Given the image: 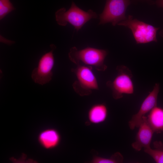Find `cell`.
Returning a JSON list of instances; mask_svg holds the SVG:
<instances>
[{"mask_svg":"<svg viewBox=\"0 0 163 163\" xmlns=\"http://www.w3.org/2000/svg\"><path fill=\"white\" fill-rule=\"evenodd\" d=\"M107 54L105 50L87 47L78 50L74 46L71 47L69 53L70 60L77 65L81 62L90 66H93L97 70L104 71L107 68L104 61Z\"/></svg>","mask_w":163,"mask_h":163,"instance_id":"obj_1","label":"cell"},{"mask_svg":"<svg viewBox=\"0 0 163 163\" xmlns=\"http://www.w3.org/2000/svg\"><path fill=\"white\" fill-rule=\"evenodd\" d=\"M57 23L61 26H65L69 23L78 30L88 21L98 17L97 13L90 9L87 11L83 10L72 2L69 10L66 11L63 8L57 10L55 14Z\"/></svg>","mask_w":163,"mask_h":163,"instance_id":"obj_2","label":"cell"},{"mask_svg":"<svg viewBox=\"0 0 163 163\" xmlns=\"http://www.w3.org/2000/svg\"><path fill=\"white\" fill-rule=\"evenodd\" d=\"M71 71L75 75L76 80L72 84L74 90L81 96L91 94L94 90L99 89L97 78L91 66L79 65Z\"/></svg>","mask_w":163,"mask_h":163,"instance_id":"obj_3","label":"cell"},{"mask_svg":"<svg viewBox=\"0 0 163 163\" xmlns=\"http://www.w3.org/2000/svg\"><path fill=\"white\" fill-rule=\"evenodd\" d=\"M117 25L130 29L137 44L157 41L156 34L159 28L136 19H133L132 15H128L125 20L120 22Z\"/></svg>","mask_w":163,"mask_h":163,"instance_id":"obj_4","label":"cell"},{"mask_svg":"<svg viewBox=\"0 0 163 163\" xmlns=\"http://www.w3.org/2000/svg\"><path fill=\"white\" fill-rule=\"evenodd\" d=\"M117 76L112 81L106 83L112 92V96L115 99L121 98L124 94H131L134 92V86L132 78V74L130 70L124 65L118 66L116 68Z\"/></svg>","mask_w":163,"mask_h":163,"instance_id":"obj_5","label":"cell"},{"mask_svg":"<svg viewBox=\"0 0 163 163\" xmlns=\"http://www.w3.org/2000/svg\"><path fill=\"white\" fill-rule=\"evenodd\" d=\"M130 4V0H106L99 24L111 23L113 26L117 25L126 18V11Z\"/></svg>","mask_w":163,"mask_h":163,"instance_id":"obj_6","label":"cell"},{"mask_svg":"<svg viewBox=\"0 0 163 163\" xmlns=\"http://www.w3.org/2000/svg\"><path fill=\"white\" fill-rule=\"evenodd\" d=\"M50 46L51 50L41 57L37 67L33 70L31 74V78L34 82L42 85L49 82L53 75L52 70L54 64L53 51L56 47L53 44Z\"/></svg>","mask_w":163,"mask_h":163,"instance_id":"obj_7","label":"cell"},{"mask_svg":"<svg viewBox=\"0 0 163 163\" xmlns=\"http://www.w3.org/2000/svg\"><path fill=\"white\" fill-rule=\"evenodd\" d=\"M159 89V84L156 83L153 90L149 93L143 101L138 111L133 116L129 122V126L130 129L133 130L136 127H139L143 117L157 106Z\"/></svg>","mask_w":163,"mask_h":163,"instance_id":"obj_8","label":"cell"},{"mask_svg":"<svg viewBox=\"0 0 163 163\" xmlns=\"http://www.w3.org/2000/svg\"><path fill=\"white\" fill-rule=\"evenodd\" d=\"M136 141L132 144V147L137 151L150 148V145L154 133L149 125L147 117L144 116L139 127Z\"/></svg>","mask_w":163,"mask_h":163,"instance_id":"obj_9","label":"cell"},{"mask_svg":"<svg viewBox=\"0 0 163 163\" xmlns=\"http://www.w3.org/2000/svg\"><path fill=\"white\" fill-rule=\"evenodd\" d=\"M38 140L43 147L47 149H51L59 145L60 136L59 132L56 129H48L40 133Z\"/></svg>","mask_w":163,"mask_h":163,"instance_id":"obj_10","label":"cell"},{"mask_svg":"<svg viewBox=\"0 0 163 163\" xmlns=\"http://www.w3.org/2000/svg\"><path fill=\"white\" fill-rule=\"evenodd\" d=\"M107 108L104 104H98L93 105L88 113V118L90 122L97 124L104 121L107 117Z\"/></svg>","mask_w":163,"mask_h":163,"instance_id":"obj_11","label":"cell"},{"mask_svg":"<svg viewBox=\"0 0 163 163\" xmlns=\"http://www.w3.org/2000/svg\"><path fill=\"white\" fill-rule=\"evenodd\" d=\"M147 120L154 132L157 133L163 132V109L155 107L150 112Z\"/></svg>","mask_w":163,"mask_h":163,"instance_id":"obj_12","label":"cell"},{"mask_svg":"<svg viewBox=\"0 0 163 163\" xmlns=\"http://www.w3.org/2000/svg\"><path fill=\"white\" fill-rule=\"evenodd\" d=\"M155 149H144V152L150 156L157 163H163V143L156 141L153 143Z\"/></svg>","mask_w":163,"mask_h":163,"instance_id":"obj_13","label":"cell"},{"mask_svg":"<svg viewBox=\"0 0 163 163\" xmlns=\"http://www.w3.org/2000/svg\"><path fill=\"white\" fill-rule=\"evenodd\" d=\"M123 157L119 152H117L113 154L108 158L96 156L92 159V162L93 163H122L123 161Z\"/></svg>","mask_w":163,"mask_h":163,"instance_id":"obj_14","label":"cell"},{"mask_svg":"<svg viewBox=\"0 0 163 163\" xmlns=\"http://www.w3.org/2000/svg\"><path fill=\"white\" fill-rule=\"evenodd\" d=\"M15 9L9 0H0V19Z\"/></svg>","mask_w":163,"mask_h":163,"instance_id":"obj_15","label":"cell"},{"mask_svg":"<svg viewBox=\"0 0 163 163\" xmlns=\"http://www.w3.org/2000/svg\"><path fill=\"white\" fill-rule=\"evenodd\" d=\"M156 3L158 6L163 8V0H157Z\"/></svg>","mask_w":163,"mask_h":163,"instance_id":"obj_16","label":"cell"},{"mask_svg":"<svg viewBox=\"0 0 163 163\" xmlns=\"http://www.w3.org/2000/svg\"><path fill=\"white\" fill-rule=\"evenodd\" d=\"M135 1L145 2H146L149 4L152 5L154 4V2L151 0H133Z\"/></svg>","mask_w":163,"mask_h":163,"instance_id":"obj_17","label":"cell"},{"mask_svg":"<svg viewBox=\"0 0 163 163\" xmlns=\"http://www.w3.org/2000/svg\"><path fill=\"white\" fill-rule=\"evenodd\" d=\"M159 34L163 38V29L160 31Z\"/></svg>","mask_w":163,"mask_h":163,"instance_id":"obj_18","label":"cell"}]
</instances>
